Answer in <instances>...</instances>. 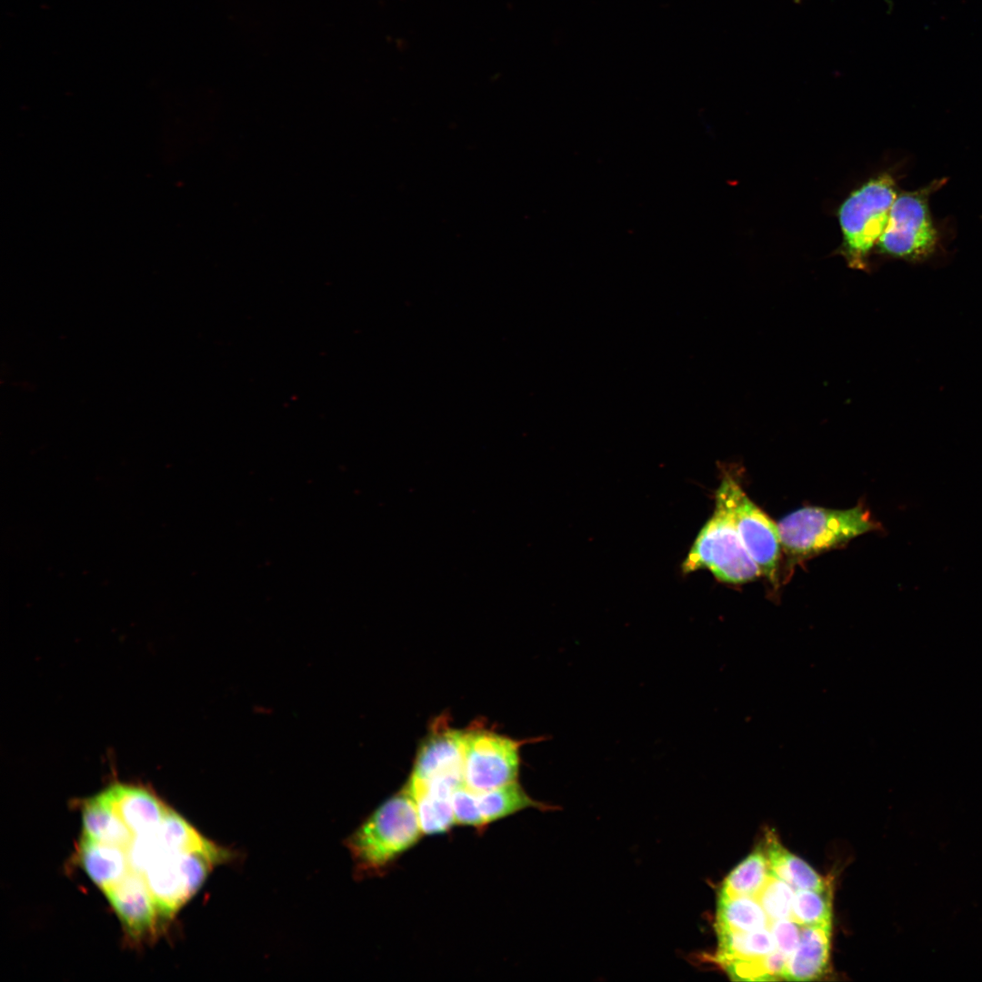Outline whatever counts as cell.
I'll return each instance as SVG.
<instances>
[{"label":"cell","mask_w":982,"mask_h":982,"mask_svg":"<svg viewBox=\"0 0 982 982\" xmlns=\"http://www.w3.org/2000/svg\"><path fill=\"white\" fill-rule=\"evenodd\" d=\"M423 835L413 797L405 787L384 801L345 840L357 878L386 873Z\"/></svg>","instance_id":"obj_1"},{"label":"cell","mask_w":982,"mask_h":982,"mask_svg":"<svg viewBox=\"0 0 982 982\" xmlns=\"http://www.w3.org/2000/svg\"><path fill=\"white\" fill-rule=\"evenodd\" d=\"M777 525L782 550L792 560L807 559L879 528L861 506L848 509L807 506L784 516Z\"/></svg>","instance_id":"obj_2"},{"label":"cell","mask_w":982,"mask_h":982,"mask_svg":"<svg viewBox=\"0 0 982 982\" xmlns=\"http://www.w3.org/2000/svg\"><path fill=\"white\" fill-rule=\"evenodd\" d=\"M238 858L237 850L222 845L205 851L163 850L143 874L159 916L175 917L216 867Z\"/></svg>","instance_id":"obj_3"},{"label":"cell","mask_w":982,"mask_h":982,"mask_svg":"<svg viewBox=\"0 0 982 982\" xmlns=\"http://www.w3.org/2000/svg\"><path fill=\"white\" fill-rule=\"evenodd\" d=\"M700 568L710 570L718 581L733 585L762 576L745 548L728 510L717 499L714 514L700 530L682 566L686 574Z\"/></svg>","instance_id":"obj_4"},{"label":"cell","mask_w":982,"mask_h":982,"mask_svg":"<svg viewBox=\"0 0 982 982\" xmlns=\"http://www.w3.org/2000/svg\"><path fill=\"white\" fill-rule=\"evenodd\" d=\"M893 178L881 175L854 191L841 205L838 218L849 261L860 266L877 243L897 197Z\"/></svg>","instance_id":"obj_5"},{"label":"cell","mask_w":982,"mask_h":982,"mask_svg":"<svg viewBox=\"0 0 982 982\" xmlns=\"http://www.w3.org/2000/svg\"><path fill=\"white\" fill-rule=\"evenodd\" d=\"M728 510L740 539L761 575L777 582L781 556L777 525L745 493L730 474H725L716 493Z\"/></svg>","instance_id":"obj_6"},{"label":"cell","mask_w":982,"mask_h":982,"mask_svg":"<svg viewBox=\"0 0 982 982\" xmlns=\"http://www.w3.org/2000/svg\"><path fill=\"white\" fill-rule=\"evenodd\" d=\"M937 187L931 185L897 195L887 225L877 243L883 253L921 260L934 252L937 235L930 217L928 196Z\"/></svg>","instance_id":"obj_7"},{"label":"cell","mask_w":982,"mask_h":982,"mask_svg":"<svg viewBox=\"0 0 982 982\" xmlns=\"http://www.w3.org/2000/svg\"><path fill=\"white\" fill-rule=\"evenodd\" d=\"M521 743L483 729L464 732L463 782L482 792L516 781Z\"/></svg>","instance_id":"obj_8"},{"label":"cell","mask_w":982,"mask_h":982,"mask_svg":"<svg viewBox=\"0 0 982 982\" xmlns=\"http://www.w3.org/2000/svg\"><path fill=\"white\" fill-rule=\"evenodd\" d=\"M463 783L462 771L440 774L424 782L409 779L406 787L415 802L424 835L446 833L456 824L452 795Z\"/></svg>","instance_id":"obj_9"},{"label":"cell","mask_w":982,"mask_h":982,"mask_svg":"<svg viewBox=\"0 0 982 982\" xmlns=\"http://www.w3.org/2000/svg\"><path fill=\"white\" fill-rule=\"evenodd\" d=\"M104 894L131 937L138 938L153 931L159 914L143 875L129 869Z\"/></svg>","instance_id":"obj_10"},{"label":"cell","mask_w":982,"mask_h":982,"mask_svg":"<svg viewBox=\"0 0 982 982\" xmlns=\"http://www.w3.org/2000/svg\"><path fill=\"white\" fill-rule=\"evenodd\" d=\"M464 732L451 728L446 720L437 719L421 744L411 779L426 781L437 775L462 770Z\"/></svg>","instance_id":"obj_11"},{"label":"cell","mask_w":982,"mask_h":982,"mask_svg":"<svg viewBox=\"0 0 982 982\" xmlns=\"http://www.w3.org/2000/svg\"><path fill=\"white\" fill-rule=\"evenodd\" d=\"M101 795L134 837L154 830L170 808L140 786L117 783Z\"/></svg>","instance_id":"obj_12"},{"label":"cell","mask_w":982,"mask_h":982,"mask_svg":"<svg viewBox=\"0 0 982 982\" xmlns=\"http://www.w3.org/2000/svg\"><path fill=\"white\" fill-rule=\"evenodd\" d=\"M831 926L802 927L799 942L788 956L781 977L788 981H810L828 969Z\"/></svg>","instance_id":"obj_13"},{"label":"cell","mask_w":982,"mask_h":982,"mask_svg":"<svg viewBox=\"0 0 982 982\" xmlns=\"http://www.w3.org/2000/svg\"><path fill=\"white\" fill-rule=\"evenodd\" d=\"M78 857L85 873L103 892L129 870L125 848L97 842L84 835L79 843Z\"/></svg>","instance_id":"obj_14"},{"label":"cell","mask_w":982,"mask_h":982,"mask_svg":"<svg viewBox=\"0 0 982 982\" xmlns=\"http://www.w3.org/2000/svg\"><path fill=\"white\" fill-rule=\"evenodd\" d=\"M82 821L83 835L95 841L126 850L134 838V835L101 793L84 802Z\"/></svg>","instance_id":"obj_15"},{"label":"cell","mask_w":982,"mask_h":982,"mask_svg":"<svg viewBox=\"0 0 982 982\" xmlns=\"http://www.w3.org/2000/svg\"><path fill=\"white\" fill-rule=\"evenodd\" d=\"M763 846L775 877L796 889L822 891L828 887L825 879L803 859L787 850L772 831H767Z\"/></svg>","instance_id":"obj_16"},{"label":"cell","mask_w":982,"mask_h":982,"mask_svg":"<svg viewBox=\"0 0 982 982\" xmlns=\"http://www.w3.org/2000/svg\"><path fill=\"white\" fill-rule=\"evenodd\" d=\"M769 918L756 897L718 895L715 927L718 932H747L768 927Z\"/></svg>","instance_id":"obj_17"},{"label":"cell","mask_w":982,"mask_h":982,"mask_svg":"<svg viewBox=\"0 0 982 982\" xmlns=\"http://www.w3.org/2000/svg\"><path fill=\"white\" fill-rule=\"evenodd\" d=\"M715 961L724 965L763 957L777 949L768 927L747 932H718Z\"/></svg>","instance_id":"obj_18"},{"label":"cell","mask_w":982,"mask_h":982,"mask_svg":"<svg viewBox=\"0 0 982 982\" xmlns=\"http://www.w3.org/2000/svg\"><path fill=\"white\" fill-rule=\"evenodd\" d=\"M770 874L765 847L758 846L726 876L718 895L756 897Z\"/></svg>","instance_id":"obj_19"},{"label":"cell","mask_w":982,"mask_h":982,"mask_svg":"<svg viewBox=\"0 0 982 982\" xmlns=\"http://www.w3.org/2000/svg\"><path fill=\"white\" fill-rule=\"evenodd\" d=\"M160 847L165 851H205L216 848L219 844L202 835L183 817L169 808L164 818L153 830Z\"/></svg>","instance_id":"obj_20"},{"label":"cell","mask_w":982,"mask_h":982,"mask_svg":"<svg viewBox=\"0 0 982 982\" xmlns=\"http://www.w3.org/2000/svg\"><path fill=\"white\" fill-rule=\"evenodd\" d=\"M477 803L486 826L528 807L545 809L514 781L493 789L476 792Z\"/></svg>","instance_id":"obj_21"},{"label":"cell","mask_w":982,"mask_h":982,"mask_svg":"<svg viewBox=\"0 0 982 982\" xmlns=\"http://www.w3.org/2000/svg\"><path fill=\"white\" fill-rule=\"evenodd\" d=\"M792 919L802 927L831 926V892L797 889L792 905Z\"/></svg>","instance_id":"obj_22"},{"label":"cell","mask_w":982,"mask_h":982,"mask_svg":"<svg viewBox=\"0 0 982 982\" xmlns=\"http://www.w3.org/2000/svg\"><path fill=\"white\" fill-rule=\"evenodd\" d=\"M794 889L786 881L770 874L765 886L756 897L770 921L792 918Z\"/></svg>","instance_id":"obj_23"},{"label":"cell","mask_w":982,"mask_h":982,"mask_svg":"<svg viewBox=\"0 0 982 982\" xmlns=\"http://www.w3.org/2000/svg\"><path fill=\"white\" fill-rule=\"evenodd\" d=\"M452 808L456 824L473 827L479 832L487 827L478 807L476 792L464 783L453 792Z\"/></svg>","instance_id":"obj_24"},{"label":"cell","mask_w":982,"mask_h":982,"mask_svg":"<svg viewBox=\"0 0 982 982\" xmlns=\"http://www.w3.org/2000/svg\"><path fill=\"white\" fill-rule=\"evenodd\" d=\"M163 851L153 830L134 837L131 844L126 848V856L129 869L143 875L147 867Z\"/></svg>","instance_id":"obj_25"},{"label":"cell","mask_w":982,"mask_h":982,"mask_svg":"<svg viewBox=\"0 0 982 982\" xmlns=\"http://www.w3.org/2000/svg\"><path fill=\"white\" fill-rule=\"evenodd\" d=\"M767 956L757 959L733 961L724 965L722 968L731 979L736 981L775 980L767 968Z\"/></svg>","instance_id":"obj_26"},{"label":"cell","mask_w":982,"mask_h":982,"mask_svg":"<svg viewBox=\"0 0 982 982\" xmlns=\"http://www.w3.org/2000/svg\"><path fill=\"white\" fill-rule=\"evenodd\" d=\"M768 928L777 949L788 957L799 942L802 926L792 918H782L770 921Z\"/></svg>","instance_id":"obj_27"},{"label":"cell","mask_w":982,"mask_h":982,"mask_svg":"<svg viewBox=\"0 0 982 982\" xmlns=\"http://www.w3.org/2000/svg\"><path fill=\"white\" fill-rule=\"evenodd\" d=\"M801 0H794L795 3H799Z\"/></svg>","instance_id":"obj_28"}]
</instances>
